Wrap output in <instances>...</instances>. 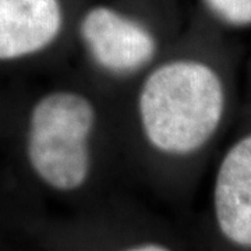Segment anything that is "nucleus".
Masks as SVG:
<instances>
[{
	"label": "nucleus",
	"mask_w": 251,
	"mask_h": 251,
	"mask_svg": "<svg viewBox=\"0 0 251 251\" xmlns=\"http://www.w3.org/2000/svg\"><path fill=\"white\" fill-rule=\"evenodd\" d=\"M95 126L94 103L77 91L54 90L36 100L28 123L27 158L46 187L73 193L87 184Z\"/></svg>",
	"instance_id": "obj_2"
},
{
	"label": "nucleus",
	"mask_w": 251,
	"mask_h": 251,
	"mask_svg": "<svg viewBox=\"0 0 251 251\" xmlns=\"http://www.w3.org/2000/svg\"><path fill=\"white\" fill-rule=\"evenodd\" d=\"M216 224L236 246L251 247V134L225 155L214 188Z\"/></svg>",
	"instance_id": "obj_5"
},
{
	"label": "nucleus",
	"mask_w": 251,
	"mask_h": 251,
	"mask_svg": "<svg viewBox=\"0 0 251 251\" xmlns=\"http://www.w3.org/2000/svg\"><path fill=\"white\" fill-rule=\"evenodd\" d=\"M80 34L92 60L115 75L143 69L158 50L156 38L144 23L106 4L84 13Z\"/></svg>",
	"instance_id": "obj_3"
},
{
	"label": "nucleus",
	"mask_w": 251,
	"mask_h": 251,
	"mask_svg": "<svg viewBox=\"0 0 251 251\" xmlns=\"http://www.w3.org/2000/svg\"><path fill=\"white\" fill-rule=\"evenodd\" d=\"M225 110L219 75L194 59H171L151 69L137 95L144 143L159 156H186L215 134Z\"/></svg>",
	"instance_id": "obj_1"
},
{
	"label": "nucleus",
	"mask_w": 251,
	"mask_h": 251,
	"mask_svg": "<svg viewBox=\"0 0 251 251\" xmlns=\"http://www.w3.org/2000/svg\"><path fill=\"white\" fill-rule=\"evenodd\" d=\"M222 17L234 24L251 23V0H206Z\"/></svg>",
	"instance_id": "obj_6"
},
{
	"label": "nucleus",
	"mask_w": 251,
	"mask_h": 251,
	"mask_svg": "<svg viewBox=\"0 0 251 251\" xmlns=\"http://www.w3.org/2000/svg\"><path fill=\"white\" fill-rule=\"evenodd\" d=\"M130 250H138V251H161L168 250V247H165L162 243L158 242H143L135 243L134 247H130Z\"/></svg>",
	"instance_id": "obj_7"
},
{
	"label": "nucleus",
	"mask_w": 251,
	"mask_h": 251,
	"mask_svg": "<svg viewBox=\"0 0 251 251\" xmlns=\"http://www.w3.org/2000/svg\"><path fill=\"white\" fill-rule=\"evenodd\" d=\"M64 20L63 0H0V60L48 49L60 35Z\"/></svg>",
	"instance_id": "obj_4"
}]
</instances>
